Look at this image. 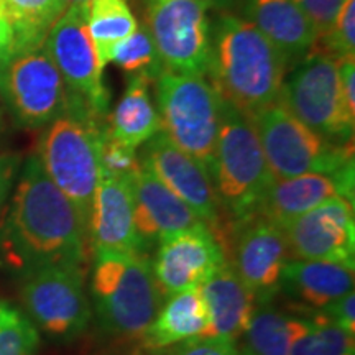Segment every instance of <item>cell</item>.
I'll return each mask as SVG.
<instances>
[{"mask_svg": "<svg viewBox=\"0 0 355 355\" xmlns=\"http://www.w3.org/2000/svg\"><path fill=\"white\" fill-rule=\"evenodd\" d=\"M2 239L13 263L26 272L43 265L83 270L87 261L86 222L43 170L38 155L21 168Z\"/></svg>", "mask_w": 355, "mask_h": 355, "instance_id": "6da1fadb", "label": "cell"}, {"mask_svg": "<svg viewBox=\"0 0 355 355\" xmlns=\"http://www.w3.org/2000/svg\"><path fill=\"white\" fill-rule=\"evenodd\" d=\"M288 61L250 21L219 12L211 21L207 76L222 99L245 115L278 104Z\"/></svg>", "mask_w": 355, "mask_h": 355, "instance_id": "7a4b0ae2", "label": "cell"}, {"mask_svg": "<svg viewBox=\"0 0 355 355\" xmlns=\"http://www.w3.org/2000/svg\"><path fill=\"white\" fill-rule=\"evenodd\" d=\"M105 119L69 105L38 144V158L56 188L76 206L89 230L92 201L101 180V140Z\"/></svg>", "mask_w": 355, "mask_h": 355, "instance_id": "3957f363", "label": "cell"}, {"mask_svg": "<svg viewBox=\"0 0 355 355\" xmlns=\"http://www.w3.org/2000/svg\"><path fill=\"white\" fill-rule=\"evenodd\" d=\"M211 176L222 212L237 224L255 217L275 181L250 117L225 101Z\"/></svg>", "mask_w": 355, "mask_h": 355, "instance_id": "277c9868", "label": "cell"}, {"mask_svg": "<svg viewBox=\"0 0 355 355\" xmlns=\"http://www.w3.org/2000/svg\"><path fill=\"white\" fill-rule=\"evenodd\" d=\"M92 301L102 329L141 337L159 309V288L150 260L141 254L96 255Z\"/></svg>", "mask_w": 355, "mask_h": 355, "instance_id": "5b68a950", "label": "cell"}, {"mask_svg": "<svg viewBox=\"0 0 355 355\" xmlns=\"http://www.w3.org/2000/svg\"><path fill=\"white\" fill-rule=\"evenodd\" d=\"M155 84L162 132L211 175L224 105L219 91L209 78L168 69Z\"/></svg>", "mask_w": 355, "mask_h": 355, "instance_id": "8992f818", "label": "cell"}, {"mask_svg": "<svg viewBox=\"0 0 355 355\" xmlns=\"http://www.w3.org/2000/svg\"><path fill=\"white\" fill-rule=\"evenodd\" d=\"M248 117L254 123L275 180L308 173L355 175L352 141L336 144L324 139L288 112L279 102Z\"/></svg>", "mask_w": 355, "mask_h": 355, "instance_id": "52a82bcc", "label": "cell"}, {"mask_svg": "<svg viewBox=\"0 0 355 355\" xmlns=\"http://www.w3.org/2000/svg\"><path fill=\"white\" fill-rule=\"evenodd\" d=\"M279 104L324 139L336 144L354 139L355 114L344 104L339 60L316 46L285 78Z\"/></svg>", "mask_w": 355, "mask_h": 355, "instance_id": "ba28073f", "label": "cell"}, {"mask_svg": "<svg viewBox=\"0 0 355 355\" xmlns=\"http://www.w3.org/2000/svg\"><path fill=\"white\" fill-rule=\"evenodd\" d=\"M89 7L91 2L66 7L48 32L43 46L63 78L69 101L105 119L109 114V91L89 35Z\"/></svg>", "mask_w": 355, "mask_h": 355, "instance_id": "9c48e42d", "label": "cell"}, {"mask_svg": "<svg viewBox=\"0 0 355 355\" xmlns=\"http://www.w3.org/2000/svg\"><path fill=\"white\" fill-rule=\"evenodd\" d=\"M144 8L165 69L207 76L211 61V20L201 0H135Z\"/></svg>", "mask_w": 355, "mask_h": 355, "instance_id": "30bf717a", "label": "cell"}, {"mask_svg": "<svg viewBox=\"0 0 355 355\" xmlns=\"http://www.w3.org/2000/svg\"><path fill=\"white\" fill-rule=\"evenodd\" d=\"M0 97L26 128L50 125L69 107L68 89L44 46L15 53L0 68Z\"/></svg>", "mask_w": 355, "mask_h": 355, "instance_id": "8fae6325", "label": "cell"}, {"mask_svg": "<svg viewBox=\"0 0 355 355\" xmlns=\"http://www.w3.org/2000/svg\"><path fill=\"white\" fill-rule=\"evenodd\" d=\"M21 301L35 327L61 340L81 336L92 316L83 270L73 266L43 265L25 272Z\"/></svg>", "mask_w": 355, "mask_h": 355, "instance_id": "7c38bea8", "label": "cell"}, {"mask_svg": "<svg viewBox=\"0 0 355 355\" xmlns=\"http://www.w3.org/2000/svg\"><path fill=\"white\" fill-rule=\"evenodd\" d=\"M141 146V166L152 171L173 194L188 204L199 220L216 234L222 209L209 171L173 144L162 130Z\"/></svg>", "mask_w": 355, "mask_h": 355, "instance_id": "4fadbf2b", "label": "cell"}, {"mask_svg": "<svg viewBox=\"0 0 355 355\" xmlns=\"http://www.w3.org/2000/svg\"><path fill=\"white\" fill-rule=\"evenodd\" d=\"M293 257L329 260L354 266V202L334 198L296 217L283 229Z\"/></svg>", "mask_w": 355, "mask_h": 355, "instance_id": "5bb4252c", "label": "cell"}, {"mask_svg": "<svg viewBox=\"0 0 355 355\" xmlns=\"http://www.w3.org/2000/svg\"><path fill=\"white\" fill-rule=\"evenodd\" d=\"M225 260L224 247L207 227L183 230L158 243L152 270L155 282L165 295L201 286Z\"/></svg>", "mask_w": 355, "mask_h": 355, "instance_id": "9a60e30c", "label": "cell"}, {"mask_svg": "<svg viewBox=\"0 0 355 355\" xmlns=\"http://www.w3.org/2000/svg\"><path fill=\"white\" fill-rule=\"evenodd\" d=\"M237 225L234 270L257 303L272 301L279 291L283 270L291 260L286 235L283 229L261 217H252Z\"/></svg>", "mask_w": 355, "mask_h": 355, "instance_id": "2e32d148", "label": "cell"}, {"mask_svg": "<svg viewBox=\"0 0 355 355\" xmlns=\"http://www.w3.org/2000/svg\"><path fill=\"white\" fill-rule=\"evenodd\" d=\"M89 242L96 255L141 254L128 180L101 173L89 217Z\"/></svg>", "mask_w": 355, "mask_h": 355, "instance_id": "e0dca14e", "label": "cell"}, {"mask_svg": "<svg viewBox=\"0 0 355 355\" xmlns=\"http://www.w3.org/2000/svg\"><path fill=\"white\" fill-rule=\"evenodd\" d=\"M128 183L133 198L135 229L141 248L159 243L173 234L206 225L191 211L188 204L173 194L145 166H140Z\"/></svg>", "mask_w": 355, "mask_h": 355, "instance_id": "ac0fdd59", "label": "cell"}, {"mask_svg": "<svg viewBox=\"0 0 355 355\" xmlns=\"http://www.w3.org/2000/svg\"><path fill=\"white\" fill-rule=\"evenodd\" d=\"M334 198L354 202V175L308 173L286 180H275L261 199L255 217L285 229L296 217Z\"/></svg>", "mask_w": 355, "mask_h": 355, "instance_id": "d6986e66", "label": "cell"}, {"mask_svg": "<svg viewBox=\"0 0 355 355\" xmlns=\"http://www.w3.org/2000/svg\"><path fill=\"white\" fill-rule=\"evenodd\" d=\"M242 13L288 64L303 60L316 46V30L293 0H242Z\"/></svg>", "mask_w": 355, "mask_h": 355, "instance_id": "ffe728a7", "label": "cell"}, {"mask_svg": "<svg viewBox=\"0 0 355 355\" xmlns=\"http://www.w3.org/2000/svg\"><path fill=\"white\" fill-rule=\"evenodd\" d=\"M279 290L316 313L354 290V266L329 260L291 259L283 270Z\"/></svg>", "mask_w": 355, "mask_h": 355, "instance_id": "44dd1931", "label": "cell"}, {"mask_svg": "<svg viewBox=\"0 0 355 355\" xmlns=\"http://www.w3.org/2000/svg\"><path fill=\"white\" fill-rule=\"evenodd\" d=\"M199 288L209 311L211 324L206 336L237 344L257 306L252 291L229 263L216 270Z\"/></svg>", "mask_w": 355, "mask_h": 355, "instance_id": "7402d4cb", "label": "cell"}, {"mask_svg": "<svg viewBox=\"0 0 355 355\" xmlns=\"http://www.w3.org/2000/svg\"><path fill=\"white\" fill-rule=\"evenodd\" d=\"M209 311L201 288L171 295L165 306H159L157 316L141 336L148 349H165L168 345L202 337L209 331Z\"/></svg>", "mask_w": 355, "mask_h": 355, "instance_id": "603a6c76", "label": "cell"}, {"mask_svg": "<svg viewBox=\"0 0 355 355\" xmlns=\"http://www.w3.org/2000/svg\"><path fill=\"white\" fill-rule=\"evenodd\" d=\"M150 84L144 76H128L125 92L109 115L110 135L133 150L162 130L157 105L150 97Z\"/></svg>", "mask_w": 355, "mask_h": 355, "instance_id": "cb8c5ba5", "label": "cell"}, {"mask_svg": "<svg viewBox=\"0 0 355 355\" xmlns=\"http://www.w3.org/2000/svg\"><path fill=\"white\" fill-rule=\"evenodd\" d=\"M306 318L288 314L272 301L257 303L245 331L237 340V355H288Z\"/></svg>", "mask_w": 355, "mask_h": 355, "instance_id": "d4e9b609", "label": "cell"}, {"mask_svg": "<svg viewBox=\"0 0 355 355\" xmlns=\"http://www.w3.org/2000/svg\"><path fill=\"white\" fill-rule=\"evenodd\" d=\"M64 0H0L13 33V55L44 44L53 24L66 10Z\"/></svg>", "mask_w": 355, "mask_h": 355, "instance_id": "484cf974", "label": "cell"}, {"mask_svg": "<svg viewBox=\"0 0 355 355\" xmlns=\"http://www.w3.org/2000/svg\"><path fill=\"white\" fill-rule=\"evenodd\" d=\"M137 26L139 20L127 0H92L87 28L102 69L110 63L114 48L130 37Z\"/></svg>", "mask_w": 355, "mask_h": 355, "instance_id": "4316f807", "label": "cell"}, {"mask_svg": "<svg viewBox=\"0 0 355 355\" xmlns=\"http://www.w3.org/2000/svg\"><path fill=\"white\" fill-rule=\"evenodd\" d=\"M314 314L316 318H306L288 355H354V332L329 322L319 313Z\"/></svg>", "mask_w": 355, "mask_h": 355, "instance_id": "83f0119b", "label": "cell"}, {"mask_svg": "<svg viewBox=\"0 0 355 355\" xmlns=\"http://www.w3.org/2000/svg\"><path fill=\"white\" fill-rule=\"evenodd\" d=\"M110 61L125 71L128 76H144L150 83L157 81V78L165 71V64L159 58L152 35L144 24H139L130 37L122 40L114 48Z\"/></svg>", "mask_w": 355, "mask_h": 355, "instance_id": "f1b7e54d", "label": "cell"}, {"mask_svg": "<svg viewBox=\"0 0 355 355\" xmlns=\"http://www.w3.org/2000/svg\"><path fill=\"white\" fill-rule=\"evenodd\" d=\"M38 344V329L30 318L8 303H0V355H33Z\"/></svg>", "mask_w": 355, "mask_h": 355, "instance_id": "f546056e", "label": "cell"}, {"mask_svg": "<svg viewBox=\"0 0 355 355\" xmlns=\"http://www.w3.org/2000/svg\"><path fill=\"white\" fill-rule=\"evenodd\" d=\"M316 48L336 60L355 56V0H344L334 24L318 40Z\"/></svg>", "mask_w": 355, "mask_h": 355, "instance_id": "4dcf8cb0", "label": "cell"}, {"mask_svg": "<svg viewBox=\"0 0 355 355\" xmlns=\"http://www.w3.org/2000/svg\"><path fill=\"white\" fill-rule=\"evenodd\" d=\"M101 163L102 171L123 178V180H130L135 175V171L141 166L137 150L115 140L110 135L107 125H105L104 132H102Z\"/></svg>", "mask_w": 355, "mask_h": 355, "instance_id": "1f68e13d", "label": "cell"}, {"mask_svg": "<svg viewBox=\"0 0 355 355\" xmlns=\"http://www.w3.org/2000/svg\"><path fill=\"white\" fill-rule=\"evenodd\" d=\"M293 2L300 7L306 19L313 24L319 40L334 24L344 0H293Z\"/></svg>", "mask_w": 355, "mask_h": 355, "instance_id": "d6a6232c", "label": "cell"}, {"mask_svg": "<svg viewBox=\"0 0 355 355\" xmlns=\"http://www.w3.org/2000/svg\"><path fill=\"white\" fill-rule=\"evenodd\" d=\"M171 355H237V345L220 337L202 336L181 343Z\"/></svg>", "mask_w": 355, "mask_h": 355, "instance_id": "836d02e7", "label": "cell"}, {"mask_svg": "<svg viewBox=\"0 0 355 355\" xmlns=\"http://www.w3.org/2000/svg\"><path fill=\"white\" fill-rule=\"evenodd\" d=\"M355 293L354 290L349 291L347 295L340 296L334 303L324 308L322 311H316L324 319L343 327L349 332H355Z\"/></svg>", "mask_w": 355, "mask_h": 355, "instance_id": "e575fe53", "label": "cell"}, {"mask_svg": "<svg viewBox=\"0 0 355 355\" xmlns=\"http://www.w3.org/2000/svg\"><path fill=\"white\" fill-rule=\"evenodd\" d=\"M355 56H347L339 60V79L340 92L345 107L350 114H355Z\"/></svg>", "mask_w": 355, "mask_h": 355, "instance_id": "d590c367", "label": "cell"}, {"mask_svg": "<svg viewBox=\"0 0 355 355\" xmlns=\"http://www.w3.org/2000/svg\"><path fill=\"white\" fill-rule=\"evenodd\" d=\"M20 158L17 155H0V209L8 196L13 180L19 170Z\"/></svg>", "mask_w": 355, "mask_h": 355, "instance_id": "8d00e7d4", "label": "cell"}, {"mask_svg": "<svg viewBox=\"0 0 355 355\" xmlns=\"http://www.w3.org/2000/svg\"><path fill=\"white\" fill-rule=\"evenodd\" d=\"M207 8H214L217 12H227L234 6L235 0H201Z\"/></svg>", "mask_w": 355, "mask_h": 355, "instance_id": "74e56055", "label": "cell"}, {"mask_svg": "<svg viewBox=\"0 0 355 355\" xmlns=\"http://www.w3.org/2000/svg\"><path fill=\"white\" fill-rule=\"evenodd\" d=\"M13 56V48L8 46V44L0 43V68L7 63L8 60Z\"/></svg>", "mask_w": 355, "mask_h": 355, "instance_id": "f35d334b", "label": "cell"}, {"mask_svg": "<svg viewBox=\"0 0 355 355\" xmlns=\"http://www.w3.org/2000/svg\"><path fill=\"white\" fill-rule=\"evenodd\" d=\"M92 2V0H64L66 6H73V3H87Z\"/></svg>", "mask_w": 355, "mask_h": 355, "instance_id": "ab89813d", "label": "cell"}, {"mask_svg": "<svg viewBox=\"0 0 355 355\" xmlns=\"http://www.w3.org/2000/svg\"><path fill=\"white\" fill-rule=\"evenodd\" d=\"M2 121H3V114H2V97H0V127H2Z\"/></svg>", "mask_w": 355, "mask_h": 355, "instance_id": "60d3db41", "label": "cell"}]
</instances>
